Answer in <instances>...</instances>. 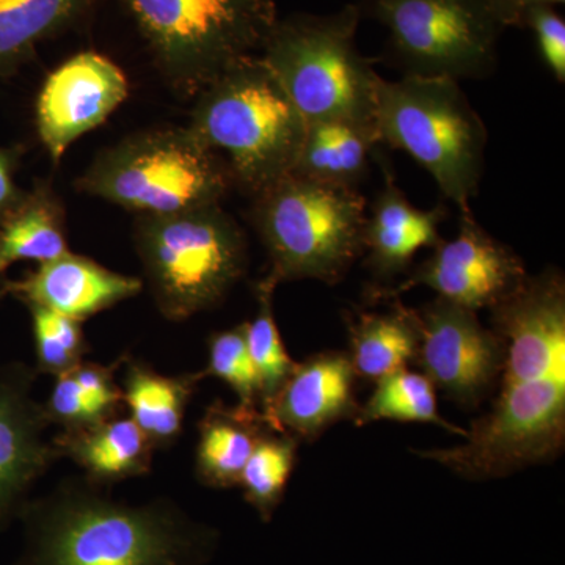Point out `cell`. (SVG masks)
<instances>
[{
    "label": "cell",
    "instance_id": "obj_1",
    "mask_svg": "<svg viewBox=\"0 0 565 565\" xmlns=\"http://www.w3.org/2000/svg\"><path fill=\"white\" fill-rule=\"evenodd\" d=\"M504 348L500 393L460 445L416 451L470 481L505 478L550 462L565 444V280L557 269L527 275L490 308Z\"/></svg>",
    "mask_w": 565,
    "mask_h": 565
},
{
    "label": "cell",
    "instance_id": "obj_2",
    "mask_svg": "<svg viewBox=\"0 0 565 565\" xmlns=\"http://www.w3.org/2000/svg\"><path fill=\"white\" fill-rule=\"evenodd\" d=\"M107 487L70 478L25 503L29 548L20 565H195L210 531L189 522L169 501L132 505Z\"/></svg>",
    "mask_w": 565,
    "mask_h": 565
},
{
    "label": "cell",
    "instance_id": "obj_3",
    "mask_svg": "<svg viewBox=\"0 0 565 565\" xmlns=\"http://www.w3.org/2000/svg\"><path fill=\"white\" fill-rule=\"evenodd\" d=\"M193 99L189 128L221 156L234 188L253 199L294 172L307 122L259 55L237 62Z\"/></svg>",
    "mask_w": 565,
    "mask_h": 565
},
{
    "label": "cell",
    "instance_id": "obj_4",
    "mask_svg": "<svg viewBox=\"0 0 565 565\" xmlns=\"http://www.w3.org/2000/svg\"><path fill=\"white\" fill-rule=\"evenodd\" d=\"M355 3L332 14L297 13L275 22L259 57L307 126L345 122L374 131L381 81L356 46Z\"/></svg>",
    "mask_w": 565,
    "mask_h": 565
},
{
    "label": "cell",
    "instance_id": "obj_5",
    "mask_svg": "<svg viewBox=\"0 0 565 565\" xmlns=\"http://www.w3.org/2000/svg\"><path fill=\"white\" fill-rule=\"evenodd\" d=\"M374 129L379 145L407 152L460 212L471 211L484 173L489 134L459 82L448 77H381Z\"/></svg>",
    "mask_w": 565,
    "mask_h": 565
},
{
    "label": "cell",
    "instance_id": "obj_6",
    "mask_svg": "<svg viewBox=\"0 0 565 565\" xmlns=\"http://www.w3.org/2000/svg\"><path fill=\"white\" fill-rule=\"evenodd\" d=\"M250 222L269 255L266 277L343 280L363 255L366 200L351 185L289 173L253 196Z\"/></svg>",
    "mask_w": 565,
    "mask_h": 565
},
{
    "label": "cell",
    "instance_id": "obj_7",
    "mask_svg": "<svg viewBox=\"0 0 565 565\" xmlns=\"http://www.w3.org/2000/svg\"><path fill=\"white\" fill-rule=\"evenodd\" d=\"M134 244L156 308L172 322L217 307L247 273V239L222 204L139 215Z\"/></svg>",
    "mask_w": 565,
    "mask_h": 565
},
{
    "label": "cell",
    "instance_id": "obj_8",
    "mask_svg": "<svg viewBox=\"0 0 565 565\" xmlns=\"http://www.w3.org/2000/svg\"><path fill=\"white\" fill-rule=\"evenodd\" d=\"M234 188L228 167L189 126L148 129L104 148L76 189L139 215L222 204Z\"/></svg>",
    "mask_w": 565,
    "mask_h": 565
},
{
    "label": "cell",
    "instance_id": "obj_9",
    "mask_svg": "<svg viewBox=\"0 0 565 565\" xmlns=\"http://www.w3.org/2000/svg\"><path fill=\"white\" fill-rule=\"evenodd\" d=\"M156 68L182 96L258 55L278 21L274 0H128Z\"/></svg>",
    "mask_w": 565,
    "mask_h": 565
},
{
    "label": "cell",
    "instance_id": "obj_10",
    "mask_svg": "<svg viewBox=\"0 0 565 565\" xmlns=\"http://www.w3.org/2000/svg\"><path fill=\"white\" fill-rule=\"evenodd\" d=\"M360 17L388 32L385 55L403 76L484 79L505 31L487 0H359Z\"/></svg>",
    "mask_w": 565,
    "mask_h": 565
},
{
    "label": "cell",
    "instance_id": "obj_11",
    "mask_svg": "<svg viewBox=\"0 0 565 565\" xmlns=\"http://www.w3.org/2000/svg\"><path fill=\"white\" fill-rule=\"evenodd\" d=\"M418 318L419 343L415 362L448 399L475 408L498 384L504 348L476 311L437 299Z\"/></svg>",
    "mask_w": 565,
    "mask_h": 565
},
{
    "label": "cell",
    "instance_id": "obj_12",
    "mask_svg": "<svg viewBox=\"0 0 565 565\" xmlns=\"http://www.w3.org/2000/svg\"><path fill=\"white\" fill-rule=\"evenodd\" d=\"M526 277L522 259L487 233L473 212L467 211L460 212L455 239L441 241L407 280L397 288L377 291L375 299H396L416 286H426L440 299L478 311L500 303Z\"/></svg>",
    "mask_w": 565,
    "mask_h": 565
},
{
    "label": "cell",
    "instance_id": "obj_13",
    "mask_svg": "<svg viewBox=\"0 0 565 565\" xmlns=\"http://www.w3.org/2000/svg\"><path fill=\"white\" fill-rule=\"evenodd\" d=\"M129 95L117 63L98 52H81L44 81L36 99V131L51 161L58 163L71 145L102 126Z\"/></svg>",
    "mask_w": 565,
    "mask_h": 565
},
{
    "label": "cell",
    "instance_id": "obj_14",
    "mask_svg": "<svg viewBox=\"0 0 565 565\" xmlns=\"http://www.w3.org/2000/svg\"><path fill=\"white\" fill-rule=\"evenodd\" d=\"M39 375L22 362L0 366V527L21 514L35 482L62 460L44 437L51 424L33 397Z\"/></svg>",
    "mask_w": 565,
    "mask_h": 565
},
{
    "label": "cell",
    "instance_id": "obj_15",
    "mask_svg": "<svg viewBox=\"0 0 565 565\" xmlns=\"http://www.w3.org/2000/svg\"><path fill=\"white\" fill-rule=\"evenodd\" d=\"M355 371L343 352H321L302 363L275 394L262 414L275 433L313 441L332 424L355 418Z\"/></svg>",
    "mask_w": 565,
    "mask_h": 565
},
{
    "label": "cell",
    "instance_id": "obj_16",
    "mask_svg": "<svg viewBox=\"0 0 565 565\" xmlns=\"http://www.w3.org/2000/svg\"><path fill=\"white\" fill-rule=\"evenodd\" d=\"M141 289L143 281L139 278L114 273L70 252L39 264L21 280H7L0 286V297L11 296L25 307L47 308L82 322L132 299Z\"/></svg>",
    "mask_w": 565,
    "mask_h": 565
},
{
    "label": "cell",
    "instance_id": "obj_17",
    "mask_svg": "<svg viewBox=\"0 0 565 565\" xmlns=\"http://www.w3.org/2000/svg\"><path fill=\"white\" fill-rule=\"evenodd\" d=\"M374 158L381 162L385 180L371 217L364 223L363 253L375 277L390 278L407 270L422 248L437 247L444 241L438 230L448 217V210L414 206L397 185L392 167L382 163L379 152H374Z\"/></svg>",
    "mask_w": 565,
    "mask_h": 565
},
{
    "label": "cell",
    "instance_id": "obj_18",
    "mask_svg": "<svg viewBox=\"0 0 565 565\" xmlns=\"http://www.w3.org/2000/svg\"><path fill=\"white\" fill-rule=\"evenodd\" d=\"M52 445L61 459L84 471L92 484L110 487L150 473L158 449L129 416L61 430Z\"/></svg>",
    "mask_w": 565,
    "mask_h": 565
},
{
    "label": "cell",
    "instance_id": "obj_19",
    "mask_svg": "<svg viewBox=\"0 0 565 565\" xmlns=\"http://www.w3.org/2000/svg\"><path fill=\"white\" fill-rule=\"evenodd\" d=\"M195 476L203 486L230 489L239 484L241 475L256 445L273 433L262 411L247 405L214 401L199 422Z\"/></svg>",
    "mask_w": 565,
    "mask_h": 565
},
{
    "label": "cell",
    "instance_id": "obj_20",
    "mask_svg": "<svg viewBox=\"0 0 565 565\" xmlns=\"http://www.w3.org/2000/svg\"><path fill=\"white\" fill-rule=\"evenodd\" d=\"M104 0H0V82L17 76L41 44L76 31Z\"/></svg>",
    "mask_w": 565,
    "mask_h": 565
},
{
    "label": "cell",
    "instance_id": "obj_21",
    "mask_svg": "<svg viewBox=\"0 0 565 565\" xmlns=\"http://www.w3.org/2000/svg\"><path fill=\"white\" fill-rule=\"evenodd\" d=\"M122 366V403L128 407L129 418L150 438L156 449L170 448L184 430L185 412L204 379L202 371L166 375L128 353Z\"/></svg>",
    "mask_w": 565,
    "mask_h": 565
},
{
    "label": "cell",
    "instance_id": "obj_22",
    "mask_svg": "<svg viewBox=\"0 0 565 565\" xmlns=\"http://www.w3.org/2000/svg\"><path fill=\"white\" fill-rule=\"evenodd\" d=\"M70 252L62 199L39 181L0 222V277L13 264H43Z\"/></svg>",
    "mask_w": 565,
    "mask_h": 565
},
{
    "label": "cell",
    "instance_id": "obj_23",
    "mask_svg": "<svg viewBox=\"0 0 565 565\" xmlns=\"http://www.w3.org/2000/svg\"><path fill=\"white\" fill-rule=\"evenodd\" d=\"M388 313H356L348 319L353 371L360 377L377 382L415 360L419 332L416 310L397 299Z\"/></svg>",
    "mask_w": 565,
    "mask_h": 565
},
{
    "label": "cell",
    "instance_id": "obj_24",
    "mask_svg": "<svg viewBox=\"0 0 565 565\" xmlns=\"http://www.w3.org/2000/svg\"><path fill=\"white\" fill-rule=\"evenodd\" d=\"M377 147L374 131L360 126L345 122L307 126L302 152L292 173L356 188Z\"/></svg>",
    "mask_w": 565,
    "mask_h": 565
},
{
    "label": "cell",
    "instance_id": "obj_25",
    "mask_svg": "<svg viewBox=\"0 0 565 565\" xmlns=\"http://www.w3.org/2000/svg\"><path fill=\"white\" fill-rule=\"evenodd\" d=\"M375 392L355 416L356 426L379 419L393 422L433 423L449 433L467 435V430L441 418L437 407V390L423 373L399 370L375 382Z\"/></svg>",
    "mask_w": 565,
    "mask_h": 565
},
{
    "label": "cell",
    "instance_id": "obj_26",
    "mask_svg": "<svg viewBox=\"0 0 565 565\" xmlns=\"http://www.w3.org/2000/svg\"><path fill=\"white\" fill-rule=\"evenodd\" d=\"M297 446L299 440L292 435L273 430L264 435L245 463L237 486L243 487L245 501L263 520H270L281 503L296 467Z\"/></svg>",
    "mask_w": 565,
    "mask_h": 565
},
{
    "label": "cell",
    "instance_id": "obj_27",
    "mask_svg": "<svg viewBox=\"0 0 565 565\" xmlns=\"http://www.w3.org/2000/svg\"><path fill=\"white\" fill-rule=\"evenodd\" d=\"M277 286V282L269 277H264L256 285L258 311L252 322H245L248 351H250L259 381V411L274 399L275 394L296 366V362H292L286 351L280 330L275 321L274 292Z\"/></svg>",
    "mask_w": 565,
    "mask_h": 565
},
{
    "label": "cell",
    "instance_id": "obj_28",
    "mask_svg": "<svg viewBox=\"0 0 565 565\" xmlns=\"http://www.w3.org/2000/svg\"><path fill=\"white\" fill-rule=\"evenodd\" d=\"M28 308L32 316L36 373L57 377L84 362L90 345L81 321L35 305Z\"/></svg>",
    "mask_w": 565,
    "mask_h": 565
},
{
    "label": "cell",
    "instance_id": "obj_29",
    "mask_svg": "<svg viewBox=\"0 0 565 565\" xmlns=\"http://www.w3.org/2000/svg\"><path fill=\"white\" fill-rule=\"evenodd\" d=\"M207 367L202 371L221 379L237 394L241 405L259 408V381L247 343V323L211 334L207 341Z\"/></svg>",
    "mask_w": 565,
    "mask_h": 565
},
{
    "label": "cell",
    "instance_id": "obj_30",
    "mask_svg": "<svg viewBox=\"0 0 565 565\" xmlns=\"http://www.w3.org/2000/svg\"><path fill=\"white\" fill-rule=\"evenodd\" d=\"M125 359L126 353L110 364L81 362L71 370V375L84 396L85 411L92 424L120 415L125 403L121 386L115 382V373L122 366Z\"/></svg>",
    "mask_w": 565,
    "mask_h": 565
},
{
    "label": "cell",
    "instance_id": "obj_31",
    "mask_svg": "<svg viewBox=\"0 0 565 565\" xmlns=\"http://www.w3.org/2000/svg\"><path fill=\"white\" fill-rule=\"evenodd\" d=\"M534 33L539 54L557 82L565 81V22L555 7L539 6L526 11L522 25Z\"/></svg>",
    "mask_w": 565,
    "mask_h": 565
},
{
    "label": "cell",
    "instance_id": "obj_32",
    "mask_svg": "<svg viewBox=\"0 0 565 565\" xmlns=\"http://www.w3.org/2000/svg\"><path fill=\"white\" fill-rule=\"evenodd\" d=\"M44 415L50 424L61 426L62 430L77 429L90 426L87 411H85L84 396L74 381L71 371L55 377L50 397L43 404Z\"/></svg>",
    "mask_w": 565,
    "mask_h": 565
},
{
    "label": "cell",
    "instance_id": "obj_33",
    "mask_svg": "<svg viewBox=\"0 0 565 565\" xmlns=\"http://www.w3.org/2000/svg\"><path fill=\"white\" fill-rule=\"evenodd\" d=\"M18 163H20L18 148L0 147V222L17 206L25 192L18 188L14 180Z\"/></svg>",
    "mask_w": 565,
    "mask_h": 565
},
{
    "label": "cell",
    "instance_id": "obj_34",
    "mask_svg": "<svg viewBox=\"0 0 565 565\" xmlns=\"http://www.w3.org/2000/svg\"><path fill=\"white\" fill-rule=\"evenodd\" d=\"M565 0H487L490 10L504 29L520 28L527 10L539 6H563Z\"/></svg>",
    "mask_w": 565,
    "mask_h": 565
}]
</instances>
